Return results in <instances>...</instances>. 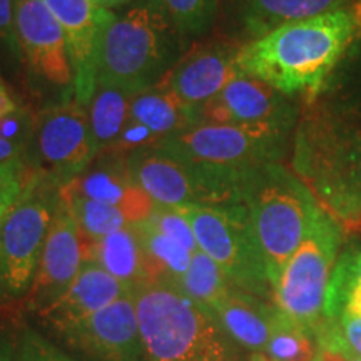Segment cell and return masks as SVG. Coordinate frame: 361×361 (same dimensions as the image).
Here are the masks:
<instances>
[{"instance_id": "41", "label": "cell", "mask_w": 361, "mask_h": 361, "mask_svg": "<svg viewBox=\"0 0 361 361\" xmlns=\"http://www.w3.org/2000/svg\"><path fill=\"white\" fill-rule=\"evenodd\" d=\"M350 64V78H348V84H353V85H358L361 87V52L356 54V56L351 59Z\"/></svg>"}, {"instance_id": "9", "label": "cell", "mask_w": 361, "mask_h": 361, "mask_svg": "<svg viewBox=\"0 0 361 361\" xmlns=\"http://www.w3.org/2000/svg\"><path fill=\"white\" fill-rule=\"evenodd\" d=\"M191 224L196 243L238 290L273 300L263 252L245 204L179 206Z\"/></svg>"}, {"instance_id": "10", "label": "cell", "mask_w": 361, "mask_h": 361, "mask_svg": "<svg viewBox=\"0 0 361 361\" xmlns=\"http://www.w3.org/2000/svg\"><path fill=\"white\" fill-rule=\"evenodd\" d=\"M124 157L139 186L159 206H218L243 201L247 179L180 161L156 147L139 149Z\"/></svg>"}, {"instance_id": "34", "label": "cell", "mask_w": 361, "mask_h": 361, "mask_svg": "<svg viewBox=\"0 0 361 361\" xmlns=\"http://www.w3.org/2000/svg\"><path fill=\"white\" fill-rule=\"evenodd\" d=\"M316 340H333L361 356V318H340L335 323H324L316 333Z\"/></svg>"}, {"instance_id": "19", "label": "cell", "mask_w": 361, "mask_h": 361, "mask_svg": "<svg viewBox=\"0 0 361 361\" xmlns=\"http://www.w3.org/2000/svg\"><path fill=\"white\" fill-rule=\"evenodd\" d=\"M66 34L74 69L75 101L89 106L96 90V56L99 34L112 11L99 8L90 0H44Z\"/></svg>"}, {"instance_id": "31", "label": "cell", "mask_w": 361, "mask_h": 361, "mask_svg": "<svg viewBox=\"0 0 361 361\" xmlns=\"http://www.w3.org/2000/svg\"><path fill=\"white\" fill-rule=\"evenodd\" d=\"M159 4L188 44L209 32L221 11V0H159Z\"/></svg>"}, {"instance_id": "39", "label": "cell", "mask_w": 361, "mask_h": 361, "mask_svg": "<svg viewBox=\"0 0 361 361\" xmlns=\"http://www.w3.org/2000/svg\"><path fill=\"white\" fill-rule=\"evenodd\" d=\"M17 111H19V106H17V102L11 97L6 85L0 80V119H4V117L11 116Z\"/></svg>"}, {"instance_id": "45", "label": "cell", "mask_w": 361, "mask_h": 361, "mask_svg": "<svg viewBox=\"0 0 361 361\" xmlns=\"http://www.w3.org/2000/svg\"><path fill=\"white\" fill-rule=\"evenodd\" d=\"M17 2H20V0H17Z\"/></svg>"}, {"instance_id": "20", "label": "cell", "mask_w": 361, "mask_h": 361, "mask_svg": "<svg viewBox=\"0 0 361 361\" xmlns=\"http://www.w3.org/2000/svg\"><path fill=\"white\" fill-rule=\"evenodd\" d=\"M130 291L134 290L102 269L96 261L85 259L64 295L49 308L40 311L39 316L49 326L61 333L62 329L97 313Z\"/></svg>"}, {"instance_id": "11", "label": "cell", "mask_w": 361, "mask_h": 361, "mask_svg": "<svg viewBox=\"0 0 361 361\" xmlns=\"http://www.w3.org/2000/svg\"><path fill=\"white\" fill-rule=\"evenodd\" d=\"M29 149L34 152L30 166L61 186L82 174L96 159L85 106L64 102L35 116Z\"/></svg>"}, {"instance_id": "28", "label": "cell", "mask_w": 361, "mask_h": 361, "mask_svg": "<svg viewBox=\"0 0 361 361\" xmlns=\"http://www.w3.org/2000/svg\"><path fill=\"white\" fill-rule=\"evenodd\" d=\"M176 284L184 295L213 313L236 288L224 271L201 250L194 252L188 271Z\"/></svg>"}, {"instance_id": "35", "label": "cell", "mask_w": 361, "mask_h": 361, "mask_svg": "<svg viewBox=\"0 0 361 361\" xmlns=\"http://www.w3.org/2000/svg\"><path fill=\"white\" fill-rule=\"evenodd\" d=\"M19 355L22 361H74L32 329H25L20 335Z\"/></svg>"}, {"instance_id": "38", "label": "cell", "mask_w": 361, "mask_h": 361, "mask_svg": "<svg viewBox=\"0 0 361 361\" xmlns=\"http://www.w3.org/2000/svg\"><path fill=\"white\" fill-rule=\"evenodd\" d=\"M25 151L17 144H13L0 135V164L13 159H25Z\"/></svg>"}, {"instance_id": "3", "label": "cell", "mask_w": 361, "mask_h": 361, "mask_svg": "<svg viewBox=\"0 0 361 361\" xmlns=\"http://www.w3.org/2000/svg\"><path fill=\"white\" fill-rule=\"evenodd\" d=\"M134 300L147 361H243L239 345L213 311L178 284H142L134 290Z\"/></svg>"}, {"instance_id": "36", "label": "cell", "mask_w": 361, "mask_h": 361, "mask_svg": "<svg viewBox=\"0 0 361 361\" xmlns=\"http://www.w3.org/2000/svg\"><path fill=\"white\" fill-rule=\"evenodd\" d=\"M16 4L17 0H0V39L12 49H19L16 32Z\"/></svg>"}, {"instance_id": "1", "label": "cell", "mask_w": 361, "mask_h": 361, "mask_svg": "<svg viewBox=\"0 0 361 361\" xmlns=\"http://www.w3.org/2000/svg\"><path fill=\"white\" fill-rule=\"evenodd\" d=\"M360 37L361 2L279 25L243 44L238 62L243 72L283 96L301 97L310 104L323 92Z\"/></svg>"}, {"instance_id": "42", "label": "cell", "mask_w": 361, "mask_h": 361, "mask_svg": "<svg viewBox=\"0 0 361 361\" xmlns=\"http://www.w3.org/2000/svg\"><path fill=\"white\" fill-rule=\"evenodd\" d=\"M90 2H92L94 6L99 8H106V11H109L111 7L121 6V4H124L126 0H90Z\"/></svg>"}, {"instance_id": "7", "label": "cell", "mask_w": 361, "mask_h": 361, "mask_svg": "<svg viewBox=\"0 0 361 361\" xmlns=\"http://www.w3.org/2000/svg\"><path fill=\"white\" fill-rule=\"evenodd\" d=\"M341 239L340 224L319 206L308 234L273 288V305L279 313L314 335L324 324V300L338 263Z\"/></svg>"}, {"instance_id": "22", "label": "cell", "mask_w": 361, "mask_h": 361, "mask_svg": "<svg viewBox=\"0 0 361 361\" xmlns=\"http://www.w3.org/2000/svg\"><path fill=\"white\" fill-rule=\"evenodd\" d=\"M87 259L96 261L116 279L128 284L130 290L152 283L146 251L135 223L90 243Z\"/></svg>"}, {"instance_id": "44", "label": "cell", "mask_w": 361, "mask_h": 361, "mask_svg": "<svg viewBox=\"0 0 361 361\" xmlns=\"http://www.w3.org/2000/svg\"><path fill=\"white\" fill-rule=\"evenodd\" d=\"M314 361H322V360H319V356H318V358H316V360H314Z\"/></svg>"}, {"instance_id": "27", "label": "cell", "mask_w": 361, "mask_h": 361, "mask_svg": "<svg viewBox=\"0 0 361 361\" xmlns=\"http://www.w3.org/2000/svg\"><path fill=\"white\" fill-rule=\"evenodd\" d=\"M135 228L146 251L152 283H178L191 264L192 252L188 251L180 243L174 241L173 238L162 234L147 219L135 223Z\"/></svg>"}, {"instance_id": "13", "label": "cell", "mask_w": 361, "mask_h": 361, "mask_svg": "<svg viewBox=\"0 0 361 361\" xmlns=\"http://www.w3.org/2000/svg\"><path fill=\"white\" fill-rule=\"evenodd\" d=\"M239 49L241 44L224 37L192 45L154 87L191 109H200L243 72Z\"/></svg>"}, {"instance_id": "43", "label": "cell", "mask_w": 361, "mask_h": 361, "mask_svg": "<svg viewBox=\"0 0 361 361\" xmlns=\"http://www.w3.org/2000/svg\"><path fill=\"white\" fill-rule=\"evenodd\" d=\"M252 361H266V360H264L263 355H256L255 358H252Z\"/></svg>"}, {"instance_id": "40", "label": "cell", "mask_w": 361, "mask_h": 361, "mask_svg": "<svg viewBox=\"0 0 361 361\" xmlns=\"http://www.w3.org/2000/svg\"><path fill=\"white\" fill-rule=\"evenodd\" d=\"M0 361H22L19 355V343L13 345L7 338L0 336Z\"/></svg>"}, {"instance_id": "2", "label": "cell", "mask_w": 361, "mask_h": 361, "mask_svg": "<svg viewBox=\"0 0 361 361\" xmlns=\"http://www.w3.org/2000/svg\"><path fill=\"white\" fill-rule=\"evenodd\" d=\"M186 45L159 0H141L123 13L111 12L99 34L96 85H116L134 94L152 87Z\"/></svg>"}, {"instance_id": "32", "label": "cell", "mask_w": 361, "mask_h": 361, "mask_svg": "<svg viewBox=\"0 0 361 361\" xmlns=\"http://www.w3.org/2000/svg\"><path fill=\"white\" fill-rule=\"evenodd\" d=\"M35 176V169L25 159L0 164V223L24 196Z\"/></svg>"}, {"instance_id": "37", "label": "cell", "mask_w": 361, "mask_h": 361, "mask_svg": "<svg viewBox=\"0 0 361 361\" xmlns=\"http://www.w3.org/2000/svg\"><path fill=\"white\" fill-rule=\"evenodd\" d=\"M319 360L322 361H361V356L346 350L333 340H318Z\"/></svg>"}, {"instance_id": "8", "label": "cell", "mask_w": 361, "mask_h": 361, "mask_svg": "<svg viewBox=\"0 0 361 361\" xmlns=\"http://www.w3.org/2000/svg\"><path fill=\"white\" fill-rule=\"evenodd\" d=\"M61 204V184L35 171L24 196L0 223V303L29 293Z\"/></svg>"}, {"instance_id": "25", "label": "cell", "mask_w": 361, "mask_h": 361, "mask_svg": "<svg viewBox=\"0 0 361 361\" xmlns=\"http://www.w3.org/2000/svg\"><path fill=\"white\" fill-rule=\"evenodd\" d=\"M134 92L116 85H96L89 102V126L96 157L117 141L129 119Z\"/></svg>"}, {"instance_id": "18", "label": "cell", "mask_w": 361, "mask_h": 361, "mask_svg": "<svg viewBox=\"0 0 361 361\" xmlns=\"http://www.w3.org/2000/svg\"><path fill=\"white\" fill-rule=\"evenodd\" d=\"M61 196H79L119 207L133 223L147 219L156 202L139 186L124 156L104 152L89 168L61 186Z\"/></svg>"}, {"instance_id": "5", "label": "cell", "mask_w": 361, "mask_h": 361, "mask_svg": "<svg viewBox=\"0 0 361 361\" xmlns=\"http://www.w3.org/2000/svg\"><path fill=\"white\" fill-rule=\"evenodd\" d=\"M355 162H361V87L346 82L306 104L293 135L291 168L308 184Z\"/></svg>"}, {"instance_id": "4", "label": "cell", "mask_w": 361, "mask_h": 361, "mask_svg": "<svg viewBox=\"0 0 361 361\" xmlns=\"http://www.w3.org/2000/svg\"><path fill=\"white\" fill-rule=\"evenodd\" d=\"M241 204L250 214L271 288H274L284 266L308 234L319 204L295 171L281 162L261 166L247 178Z\"/></svg>"}, {"instance_id": "6", "label": "cell", "mask_w": 361, "mask_h": 361, "mask_svg": "<svg viewBox=\"0 0 361 361\" xmlns=\"http://www.w3.org/2000/svg\"><path fill=\"white\" fill-rule=\"evenodd\" d=\"M293 133L231 124H196L169 135L156 149L180 161L247 179L269 162H281Z\"/></svg>"}, {"instance_id": "29", "label": "cell", "mask_w": 361, "mask_h": 361, "mask_svg": "<svg viewBox=\"0 0 361 361\" xmlns=\"http://www.w3.org/2000/svg\"><path fill=\"white\" fill-rule=\"evenodd\" d=\"M263 356L266 361H314L319 356V345L311 329L286 318L276 308Z\"/></svg>"}, {"instance_id": "14", "label": "cell", "mask_w": 361, "mask_h": 361, "mask_svg": "<svg viewBox=\"0 0 361 361\" xmlns=\"http://www.w3.org/2000/svg\"><path fill=\"white\" fill-rule=\"evenodd\" d=\"M59 335L99 361H147L134 291L71 324Z\"/></svg>"}, {"instance_id": "16", "label": "cell", "mask_w": 361, "mask_h": 361, "mask_svg": "<svg viewBox=\"0 0 361 361\" xmlns=\"http://www.w3.org/2000/svg\"><path fill=\"white\" fill-rule=\"evenodd\" d=\"M361 0H221L218 22L223 37L246 44L288 22L340 11Z\"/></svg>"}, {"instance_id": "15", "label": "cell", "mask_w": 361, "mask_h": 361, "mask_svg": "<svg viewBox=\"0 0 361 361\" xmlns=\"http://www.w3.org/2000/svg\"><path fill=\"white\" fill-rule=\"evenodd\" d=\"M90 241L80 234L64 204L59 207L45 239L30 290L24 298L25 310L40 313L61 298L87 259Z\"/></svg>"}, {"instance_id": "12", "label": "cell", "mask_w": 361, "mask_h": 361, "mask_svg": "<svg viewBox=\"0 0 361 361\" xmlns=\"http://www.w3.org/2000/svg\"><path fill=\"white\" fill-rule=\"evenodd\" d=\"M300 107L263 80L239 72L218 96L197 109V124H231L295 133Z\"/></svg>"}, {"instance_id": "21", "label": "cell", "mask_w": 361, "mask_h": 361, "mask_svg": "<svg viewBox=\"0 0 361 361\" xmlns=\"http://www.w3.org/2000/svg\"><path fill=\"white\" fill-rule=\"evenodd\" d=\"M274 314L276 306L238 288L214 310L221 326L239 346L261 355L269 341Z\"/></svg>"}, {"instance_id": "17", "label": "cell", "mask_w": 361, "mask_h": 361, "mask_svg": "<svg viewBox=\"0 0 361 361\" xmlns=\"http://www.w3.org/2000/svg\"><path fill=\"white\" fill-rule=\"evenodd\" d=\"M16 32L19 47L35 72L57 85L74 82L66 34L44 0L16 4Z\"/></svg>"}, {"instance_id": "26", "label": "cell", "mask_w": 361, "mask_h": 361, "mask_svg": "<svg viewBox=\"0 0 361 361\" xmlns=\"http://www.w3.org/2000/svg\"><path fill=\"white\" fill-rule=\"evenodd\" d=\"M361 318V251L345 252L335 266L324 300V323Z\"/></svg>"}, {"instance_id": "33", "label": "cell", "mask_w": 361, "mask_h": 361, "mask_svg": "<svg viewBox=\"0 0 361 361\" xmlns=\"http://www.w3.org/2000/svg\"><path fill=\"white\" fill-rule=\"evenodd\" d=\"M147 221L154 226L156 229H159L162 234H166V236L173 238L174 241L180 243V245L186 247L188 251H191L192 255L200 250L191 224H189L188 218L180 213L178 207L156 204L154 211H152Z\"/></svg>"}, {"instance_id": "30", "label": "cell", "mask_w": 361, "mask_h": 361, "mask_svg": "<svg viewBox=\"0 0 361 361\" xmlns=\"http://www.w3.org/2000/svg\"><path fill=\"white\" fill-rule=\"evenodd\" d=\"M62 204L67 207L79 231L90 243L109 236L126 226L133 224L129 216L119 207L79 196H61Z\"/></svg>"}, {"instance_id": "23", "label": "cell", "mask_w": 361, "mask_h": 361, "mask_svg": "<svg viewBox=\"0 0 361 361\" xmlns=\"http://www.w3.org/2000/svg\"><path fill=\"white\" fill-rule=\"evenodd\" d=\"M345 231H361V162L338 166L306 184Z\"/></svg>"}, {"instance_id": "24", "label": "cell", "mask_w": 361, "mask_h": 361, "mask_svg": "<svg viewBox=\"0 0 361 361\" xmlns=\"http://www.w3.org/2000/svg\"><path fill=\"white\" fill-rule=\"evenodd\" d=\"M129 119L141 124L159 142L169 135L197 124V109L184 106L178 99L157 87H147L134 94Z\"/></svg>"}]
</instances>
